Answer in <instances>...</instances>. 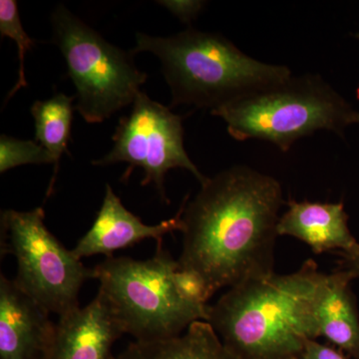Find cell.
I'll list each match as a JSON object with an SVG mask.
<instances>
[{
  "instance_id": "obj_16",
  "label": "cell",
  "mask_w": 359,
  "mask_h": 359,
  "mask_svg": "<svg viewBox=\"0 0 359 359\" xmlns=\"http://www.w3.org/2000/svg\"><path fill=\"white\" fill-rule=\"evenodd\" d=\"M0 34L2 37H9L18 43V80L15 86L9 91L6 101H9L14 94L27 87L25 71V60L26 52L32 50L35 41L25 32L21 23L20 11H18V2L15 0H0Z\"/></svg>"
},
{
  "instance_id": "obj_5",
  "label": "cell",
  "mask_w": 359,
  "mask_h": 359,
  "mask_svg": "<svg viewBox=\"0 0 359 359\" xmlns=\"http://www.w3.org/2000/svg\"><path fill=\"white\" fill-rule=\"evenodd\" d=\"M178 269V261L158 244L146 261L106 257L93 269V278L124 334L151 341L179 337L195 321L208 320L209 304H192L179 294L174 280Z\"/></svg>"
},
{
  "instance_id": "obj_9",
  "label": "cell",
  "mask_w": 359,
  "mask_h": 359,
  "mask_svg": "<svg viewBox=\"0 0 359 359\" xmlns=\"http://www.w3.org/2000/svg\"><path fill=\"white\" fill-rule=\"evenodd\" d=\"M14 280L0 278V359H47L56 325Z\"/></svg>"
},
{
  "instance_id": "obj_20",
  "label": "cell",
  "mask_w": 359,
  "mask_h": 359,
  "mask_svg": "<svg viewBox=\"0 0 359 359\" xmlns=\"http://www.w3.org/2000/svg\"><path fill=\"white\" fill-rule=\"evenodd\" d=\"M337 271H344L351 280L359 278V248L351 254H339Z\"/></svg>"
},
{
  "instance_id": "obj_2",
  "label": "cell",
  "mask_w": 359,
  "mask_h": 359,
  "mask_svg": "<svg viewBox=\"0 0 359 359\" xmlns=\"http://www.w3.org/2000/svg\"><path fill=\"white\" fill-rule=\"evenodd\" d=\"M321 276L308 259L289 275L250 278L209 306L207 323L236 359H301L320 337L313 308Z\"/></svg>"
},
{
  "instance_id": "obj_22",
  "label": "cell",
  "mask_w": 359,
  "mask_h": 359,
  "mask_svg": "<svg viewBox=\"0 0 359 359\" xmlns=\"http://www.w3.org/2000/svg\"><path fill=\"white\" fill-rule=\"evenodd\" d=\"M356 36H358V39H359V33H358V35H356Z\"/></svg>"
},
{
  "instance_id": "obj_4",
  "label": "cell",
  "mask_w": 359,
  "mask_h": 359,
  "mask_svg": "<svg viewBox=\"0 0 359 359\" xmlns=\"http://www.w3.org/2000/svg\"><path fill=\"white\" fill-rule=\"evenodd\" d=\"M358 111L320 75L290 76L282 83L259 90L212 111L237 141L257 139L283 152L302 137L318 130L344 136L355 124Z\"/></svg>"
},
{
  "instance_id": "obj_11",
  "label": "cell",
  "mask_w": 359,
  "mask_h": 359,
  "mask_svg": "<svg viewBox=\"0 0 359 359\" xmlns=\"http://www.w3.org/2000/svg\"><path fill=\"white\" fill-rule=\"evenodd\" d=\"M124 334L100 292L85 308L60 316L47 359H114L112 346Z\"/></svg>"
},
{
  "instance_id": "obj_12",
  "label": "cell",
  "mask_w": 359,
  "mask_h": 359,
  "mask_svg": "<svg viewBox=\"0 0 359 359\" xmlns=\"http://www.w3.org/2000/svg\"><path fill=\"white\" fill-rule=\"evenodd\" d=\"M278 219V236H290L306 243L314 254L339 250L351 254L359 248L348 226L344 203L297 202L290 200Z\"/></svg>"
},
{
  "instance_id": "obj_13",
  "label": "cell",
  "mask_w": 359,
  "mask_h": 359,
  "mask_svg": "<svg viewBox=\"0 0 359 359\" xmlns=\"http://www.w3.org/2000/svg\"><path fill=\"white\" fill-rule=\"evenodd\" d=\"M351 280L337 269L323 273L314 295V318L320 337L348 358L359 359V313Z\"/></svg>"
},
{
  "instance_id": "obj_8",
  "label": "cell",
  "mask_w": 359,
  "mask_h": 359,
  "mask_svg": "<svg viewBox=\"0 0 359 359\" xmlns=\"http://www.w3.org/2000/svg\"><path fill=\"white\" fill-rule=\"evenodd\" d=\"M132 105L131 113L120 119L110 152L92 164L109 166L126 163L128 168L122 181L128 180L135 168H141L144 171L141 185L153 184L166 203L169 201L165 192V177L169 170H188L203 185L208 177L201 173L186 152L181 116L152 100L143 91L139 92Z\"/></svg>"
},
{
  "instance_id": "obj_15",
  "label": "cell",
  "mask_w": 359,
  "mask_h": 359,
  "mask_svg": "<svg viewBox=\"0 0 359 359\" xmlns=\"http://www.w3.org/2000/svg\"><path fill=\"white\" fill-rule=\"evenodd\" d=\"M74 100V96L56 93L48 100L35 101L30 109L34 119L35 140L51 153L56 162L48 195L55 181L61 157L68 153Z\"/></svg>"
},
{
  "instance_id": "obj_21",
  "label": "cell",
  "mask_w": 359,
  "mask_h": 359,
  "mask_svg": "<svg viewBox=\"0 0 359 359\" xmlns=\"http://www.w3.org/2000/svg\"><path fill=\"white\" fill-rule=\"evenodd\" d=\"M355 124H359V112L358 113V116H356Z\"/></svg>"
},
{
  "instance_id": "obj_19",
  "label": "cell",
  "mask_w": 359,
  "mask_h": 359,
  "mask_svg": "<svg viewBox=\"0 0 359 359\" xmlns=\"http://www.w3.org/2000/svg\"><path fill=\"white\" fill-rule=\"evenodd\" d=\"M301 359H349L346 353L334 346L309 340Z\"/></svg>"
},
{
  "instance_id": "obj_10",
  "label": "cell",
  "mask_w": 359,
  "mask_h": 359,
  "mask_svg": "<svg viewBox=\"0 0 359 359\" xmlns=\"http://www.w3.org/2000/svg\"><path fill=\"white\" fill-rule=\"evenodd\" d=\"M182 212L183 205L173 218L149 226L124 207L112 187L107 184L95 221L72 250L73 254L79 259L100 254L112 257L115 250L133 247L146 238H153L162 244L167 233L181 231Z\"/></svg>"
},
{
  "instance_id": "obj_1",
  "label": "cell",
  "mask_w": 359,
  "mask_h": 359,
  "mask_svg": "<svg viewBox=\"0 0 359 359\" xmlns=\"http://www.w3.org/2000/svg\"><path fill=\"white\" fill-rule=\"evenodd\" d=\"M283 204L278 180L244 165L208 178L182 204L180 269L200 276L212 297L271 275Z\"/></svg>"
},
{
  "instance_id": "obj_18",
  "label": "cell",
  "mask_w": 359,
  "mask_h": 359,
  "mask_svg": "<svg viewBox=\"0 0 359 359\" xmlns=\"http://www.w3.org/2000/svg\"><path fill=\"white\" fill-rule=\"evenodd\" d=\"M157 4L167 8L185 25H190L195 20L205 6V2L200 0H162Z\"/></svg>"
},
{
  "instance_id": "obj_3",
  "label": "cell",
  "mask_w": 359,
  "mask_h": 359,
  "mask_svg": "<svg viewBox=\"0 0 359 359\" xmlns=\"http://www.w3.org/2000/svg\"><path fill=\"white\" fill-rule=\"evenodd\" d=\"M131 51L159 59L172 107L186 105L210 113L292 75L287 66L250 57L223 35L193 27L167 37L137 33Z\"/></svg>"
},
{
  "instance_id": "obj_14",
  "label": "cell",
  "mask_w": 359,
  "mask_h": 359,
  "mask_svg": "<svg viewBox=\"0 0 359 359\" xmlns=\"http://www.w3.org/2000/svg\"><path fill=\"white\" fill-rule=\"evenodd\" d=\"M114 359H236L209 323L198 320L171 339L135 340Z\"/></svg>"
},
{
  "instance_id": "obj_17",
  "label": "cell",
  "mask_w": 359,
  "mask_h": 359,
  "mask_svg": "<svg viewBox=\"0 0 359 359\" xmlns=\"http://www.w3.org/2000/svg\"><path fill=\"white\" fill-rule=\"evenodd\" d=\"M53 164V156L36 141L20 140L2 134L0 137V173L23 165Z\"/></svg>"
},
{
  "instance_id": "obj_7",
  "label": "cell",
  "mask_w": 359,
  "mask_h": 359,
  "mask_svg": "<svg viewBox=\"0 0 359 359\" xmlns=\"http://www.w3.org/2000/svg\"><path fill=\"white\" fill-rule=\"evenodd\" d=\"M42 208L1 212V256L18 261L16 283L49 313L60 316L79 309L80 289L93 269H87L72 250L52 235Z\"/></svg>"
},
{
  "instance_id": "obj_6",
  "label": "cell",
  "mask_w": 359,
  "mask_h": 359,
  "mask_svg": "<svg viewBox=\"0 0 359 359\" xmlns=\"http://www.w3.org/2000/svg\"><path fill=\"white\" fill-rule=\"evenodd\" d=\"M52 41L67 65L76 110L89 124L102 123L131 105L148 75L123 50L59 4L51 14Z\"/></svg>"
}]
</instances>
